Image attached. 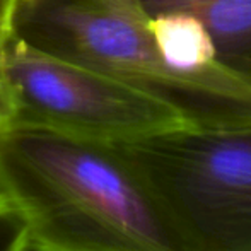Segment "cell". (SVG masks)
I'll list each match as a JSON object with an SVG mask.
<instances>
[{"instance_id": "cell-4", "label": "cell", "mask_w": 251, "mask_h": 251, "mask_svg": "<svg viewBox=\"0 0 251 251\" xmlns=\"http://www.w3.org/2000/svg\"><path fill=\"white\" fill-rule=\"evenodd\" d=\"M3 58L19 102L17 125L104 142L185 128L175 109L116 77L53 58L14 38Z\"/></svg>"}, {"instance_id": "cell-3", "label": "cell", "mask_w": 251, "mask_h": 251, "mask_svg": "<svg viewBox=\"0 0 251 251\" xmlns=\"http://www.w3.org/2000/svg\"><path fill=\"white\" fill-rule=\"evenodd\" d=\"M181 251H251V126L176 128L116 142Z\"/></svg>"}, {"instance_id": "cell-7", "label": "cell", "mask_w": 251, "mask_h": 251, "mask_svg": "<svg viewBox=\"0 0 251 251\" xmlns=\"http://www.w3.org/2000/svg\"><path fill=\"white\" fill-rule=\"evenodd\" d=\"M0 251H29L26 224L3 197H0Z\"/></svg>"}, {"instance_id": "cell-6", "label": "cell", "mask_w": 251, "mask_h": 251, "mask_svg": "<svg viewBox=\"0 0 251 251\" xmlns=\"http://www.w3.org/2000/svg\"><path fill=\"white\" fill-rule=\"evenodd\" d=\"M155 43L164 60L181 74H208L226 69L199 21L179 12L151 17Z\"/></svg>"}, {"instance_id": "cell-9", "label": "cell", "mask_w": 251, "mask_h": 251, "mask_svg": "<svg viewBox=\"0 0 251 251\" xmlns=\"http://www.w3.org/2000/svg\"><path fill=\"white\" fill-rule=\"evenodd\" d=\"M21 0H0V53L10 43L14 36V21Z\"/></svg>"}, {"instance_id": "cell-8", "label": "cell", "mask_w": 251, "mask_h": 251, "mask_svg": "<svg viewBox=\"0 0 251 251\" xmlns=\"http://www.w3.org/2000/svg\"><path fill=\"white\" fill-rule=\"evenodd\" d=\"M17 122H19V102L7 74L3 53H0V132L17 125Z\"/></svg>"}, {"instance_id": "cell-1", "label": "cell", "mask_w": 251, "mask_h": 251, "mask_svg": "<svg viewBox=\"0 0 251 251\" xmlns=\"http://www.w3.org/2000/svg\"><path fill=\"white\" fill-rule=\"evenodd\" d=\"M0 197L23 217L29 251H181L116 142L10 126L0 132Z\"/></svg>"}, {"instance_id": "cell-5", "label": "cell", "mask_w": 251, "mask_h": 251, "mask_svg": "<svg viewBox=\"0 0 251 251\" xmlns=\"http://www.w3.org/2000/svg\"><path fill=\"white\" fill-rule=\"evenodd\" d=\"M140 5L149 17L171 12L195 17L219 62L251 82V0H140Z\"/></svg>"}, {"instance_id": "cell-2", "label": "cell", "mask_w": 251, "mask_h": 251, "mask_svg": "<svg viewBox=\"0 0 251 251\" xmlns=\"http://www.w3.org/2000/svg\"><path fill=\"white\" fill-rule=\"evenodd\" d=\"M14 40L116 77L173 108L192 130L251 126V82L227 69L181 74L159 51L140 0H21Z\"/></svg>"}]
</instances>
